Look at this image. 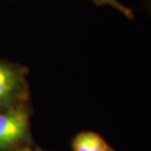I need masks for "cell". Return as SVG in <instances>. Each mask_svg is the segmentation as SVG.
Listing matches in <instances>:
<instances>
[{
  "label": "cell",
  "instance_id": "obj_1",
  "mask_svg": "<svg viewBox=\"0 0 151 151\" xmlns=\"http://www.w3.org/2000/svg\"><path fill=\"white\" fill-rule=\"evenodd\" d=\"M26 73L22 66L0 61V108L24 104L28 100Z\"/></svg>",
  "mask_w": 151,
  "mask_h": 151
},
{
  "label": "cell",
  "instance_id": "obj_2",
  "mask_svg": "<svg viewBox=\"0 0 151 151\" xmlns=\"http://www.w3.org/2000/svg\"><path fill=\"white\" fill-rule=\"evenodd\" d=\"M29 126L30 114L25 104L0 112V150L28 140Z\"/></svg>",
  "mask_w": 151,
  "mask_h": 151
},
{
  "label": "cell",
  "instance_id": "obj_3",
  "mask_svg": "<svg viewBox=\"0 0 151 151\" xmlns=\"http://www.w3.org/2000/svg\"><path fill=\"white\" fill-rule=\"evenodd\" d=\"M108 147L106 141L93 132H81L72 142L73 151H105Z\"/></svg>",
  "mask_w": 151,
  "mask_h": 151
},
{
  "label": "cell",
  "instance_id": "obj_4",
  "mask_svg": "<svg viewBox=\"0 0 151 151\" xmlns=\"http://www.w3.org/2000/svg\"><path fill=\"white\" fill-rule=\"evenodd\" d=\"M92 3L97 6H110L114 9L119 11L123 15L129 19H134V14L132 9L122 4L118 0H91Z\"/></svg>",
  "mask_w": 151,
  "mask_h": 151
},
{
  "label": "cell",
  "instance_id": "obj_5",
  "mask_svg": "<svg viewBox=\"0 0 151 151\" xmlns=\"http://www.w3.org/2000/svg\"><path fill=\"white\" fill-rule=\"evenodd\" d=\"M15 151H32L29 148H28V147H24V148H19V149H18Z\"/></svg>",
  "mask_w": 151,
  "mask_h": 151
},
{
  "label": "cell",
  "instance_id": "obj_6",
  "mask_svg": "<svg viewBox=\"0 0 151 151\" xmlns=\"http://www.w3.org/2000/svg\"><path fill=\"white\" fill-rule=\"evenodd\" d=\"M105 151H114L113 150V149H112V148H110V147H108V149H107V150H106Z\"/></svg>",
  "mask_w": 151,
  "mask_h": 151
},
{
  "label": "cell",
  "instance_id": "obj_7",
  "mask_svg": "<svg viewBox=\"0 0 151 151\" xmlns=\"http://www.w3.org/2000/svg\"><path fill=\"white\" fill-rule=\"evenodd\" d=\"M147 1H148V4H149L150 7L151 8V0H147Z\"/></svg>",
  "mask_w": 151,
  "mask_h": 151
},
{
  "label": "cell",
  "instance_id": "obj_8",
  "mask_svg": "<svg viewBox=\"0 0 151 151\" xmlns=\"http://www.w3.org/2000/svg\"><path fill=\"white\" fill-rule=\"evenodd\" d=\"M35 151H43V150H35Z\"/></svg>",
  "mask_w": 151,
  "mask_h": 151
}]
</instances>
